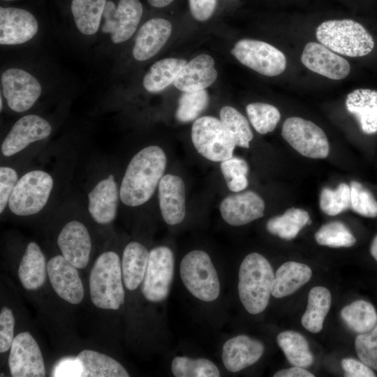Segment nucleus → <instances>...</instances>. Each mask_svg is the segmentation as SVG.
Instances as JSON below:
<instances>
[{"mask_svg":"<svg viewBox=\"0 0 377 377\" xmlns=\"http://www.w3.org/2000/svg\"><path fill=\"white\" fill-rule=\"evenodd\" d=\"M166 163V155L158 146H148L138 151L124 175L119 190L121 202L136 207L148 201L163 176Z\"/></svg>","mask_w":377,"mask_h":377,"instance_id":"1","label":"nucleus"},{"mask_svg":"<svg viewBox=\"0 0 377 377\" xmlns=\"http://www.w3.org/2000/svg\"><path fill=\"white\" fill-rule=\"evenodd\" d=\"M274 279L272 267L263 256L251 253L244 258L238 274V293L249 313L258 314L266 309Z\"/></svg>","mask_w":377,"mask_h":377,"instance_id":"2","label":"nucleus"},{"mask_svg":"<svg viewBox=\"0 0 377 377\" xmlns=\"http://www.w3.org/2000/svg\"><path fill=\"white\" fill-rule=\"evenodd\" d=\"M89 293L98 308L117 310L124 302L121 266L119 256L106 251L96 260L89 276Z\"/></svg>","mask_w":377,"mask_h":377,"instance_id":"3","label":"nucleus"},{"mask_svg":"<svg viewBox=\"0 0 377 377\" xmlns=\"http://www.w3.org/2000/svg\"><path fill=\"white\" fill-rule=\"evenodd\" d=\"M318 40L330 50L348 57L369 54L374 40L360 23L349 19L330 20L321 23L316 31Z\"/></svg>","mask_w":377,"mask_h":377,"instance_id":"4","label":"nucleus"},{"mask_svg":"<svg viewBox=\"0 0 377 377\" xmlns=\"http://www.w3.org/2000/svg\"><path fill=\"white\" fill-rule=\"evenodd\" d=\"M182 281L186 288L196 298L212 302L220 293V282L209 255L201 250L188 253L179 267Z\"/></svg>","mask_w":377,"mask_h":377,"instance_id":"5","label":"nucleus"},{"mask_svg":"<svg viewBox=\"0 0 377 377\" xmlns=\"http://www.w3.org/2000/svg\"><path fill=\"white\" fill-rule=\"evenodd\" d=\"M191 140L198 152L214 162L231 158L236 147L221 120L211 116L199 117L193 122Z\"/></svg>","mask_w":377,"mask_h":377,"instance_id":"6","label":"nucleus"},{"mask_svg":"<svg viewBox=\"0 0 377 377\" xmlns=\"http://www.w3.org/2000/svg\"><path fill=\"white\" fill-rule=\"evenodd\" d=\"M53 186L52 177L43 170H33L24 175L10 195L8 206L17 216L39 212L46 205Z\"/></svg>","mask_w":377,"mask_h":377,"instance_id":"7","label":"nucleus"},{"mask_svg":"<svg viewBox=\"0 0 377 377\" xmlns=\"http://www.w3.org/2000/svg\"><path fill=\"white\" fill-rule=\"evenodd\" d=\"M231 54L244 66L265 76L279 75L286 68L284 54L264 41L241 39L235 44Z\"/></svg>","mask_w":377,"mask_h":377,"instance_id":"8","label":"nucleus"},{"mask_svg":"<svg viewBox=\"0 0 377 377\" xmlns=\"http://www.w3.org/2000/svg\"><path fill=\"white\" fill-rule=\"evenodd\" d=\"M283 138L301 155L311 158H325L330 153V145L325 132L313 122L298 117L284 121Z\"/></svg>","mask_w":377,"mask_h":377,"instance_id":"9","label":"nucleus"},{"mask_svg":"<svg viewBox=\"0 0 377 377\" xmlns=\"http://www.w3.org/2000/svg\"><path fill=\"white\" fill-rule=\"evenodd\" d=\"M174 255L168 247L157 246L149 251L141 289L147 300L160 302L168 297L174 275Z\"/></svg>","mask_w":377,"mask_h":377,"instance_id":"10","label":"nucleus"},{"mask_svg":"<svg viewBox=\"0 0 377 377\" xmlns=\"http://www.w3.org/2000/svg\"><path fill=\"white\" fill-rule=\"evenodd\" d=\"M142 14L140 0H119L117 3L108 1L103 14L101 30L110 35L114 43H123L134 34Z\"/></svg>","mask_w":377,"mask_h":377,"instance_id":"11","label":"nucleus"},{"mask_svg":"<svg viewBox=\"0 0 377 377\" xmlns=\"http://www.w3.org/2000/svg\"><path fill=\"white\" fill-rule=\"evenodd\" d=\"M1 84L8 107L16 112L30 109L42 91L38 80L21 68H10L4 71L1 75Z\"/></svg>","mask_w":377,"mask_h":377,"instance_id":"12","label":"nucleus"},{"mask_svg":"<svg viewBox=\"0 0 377 377\" xmlns=\"http://www.w3.org/2000/svg\"><path fill=\"white\" fill-rule=\"evenodd\" d=\"M8 367L13 377H43L45 368L38 344L29 332L14 338L10 348Z\"/></svg>","mask_w":377,"mask_h":377,"instance_id":"13","label":"nucleus"},{"mask_svg":"<svg viewBox=\"0 0 377 377\" xmlns=\"http://www.w3.org/2000/svg\"><path fill=\"white\" fill-rule=\"evenodd\" d=\"M47 270L52 288L62 300L73 304L82 301L84 290L77 267L58 255L49 260Z\"/></svg>","mask_w":377,"mask_h":377,"instance_id":"14","label":"nucleus"},{"mask_svg":"<svg viewBox=\"0 0 377 377\" xmlns=\"http://www.w3.org/2000/svg\"><path fill=\"white\" fill-rule=\"evenodd\" d=\"M52 132L49 122L43 118L29 114L21 117L13 126L1 145V152L10 156L32 142L43 140Z\"/></svg>","mask_w":377,"mask_h":377,"instance_id":"15","label":"nucleus"},{"mask_svg":"<svg viewBox=\"0 0 377 377\" xmlns=\"http://www.w3.org/2000/svg\"><path fill=\"white\" fill-rule=\"evenodd\" d=\"M38 24L30 12L19 8H0V43L14 45L31 40L38 32Z\"/></svg>","mask_w":377,"mask_h":377,"instance_id":"16","label":"nucleus"},{"mask_svg":"<svg viewBox=\"0 0 377 377\" xmlns=\"http://www.w3.org/2000/svg\"><path fill=\"white\" fill-rule=\"evenodd\" d=\"M301 61L311 71L332 80L343 79L350 71V66L346 59L316 42L305 45Z\"/></svg>","mask_w":377,"mask_h":377,"instance_id":"17","label":"nucleus"},{"mask_svg":"<svg viewBox=\"0 0 377 377\" xmlns=\"http://www.w3.org/2000/svg\"><path fill=\"white\" fill-rule=\"evenodd\" d=\"M264 210L263 200L252 191L229 195L220 205L223 219L234 226L245 225L261 218L264 215Z\"/></svg>","mask_w":377,"mask_h":377,"instance_id":"18","label":"nucleus"},{"mask_svg":"<svg viewBox=\"0 0 377 377\" xmlns=\"http://www.w3.org/2000/svg\"><path fill=\"white\" fill-rule=\"evenodd\" d=\"M57 244L64 258L77 269L87 265L91 250V241L86 226L71 221L61 229Z\"/></svg>","mask_w":377,"mask_h":377,"instance_id":"19","label":"nucleus"},{"mask_svg":"<svg viewBox=\"0 0 377 377\" xmlns=\"http://www.w3.org/2000/svg\"><path fill=\"white\" fill-rule=\"evenodd\" d=\"M172 30V24L167 19L154 17L147 20L138 29L134 40V59L144 61L155 56L169 39Z\"/></svg>","mask_w":377,"mask_h":377,"instance_id":"20","label":"nucleus"},{"mask_svg":"<svg viewBox=\"0 0 377 377\" xmlns=\"http://www.w3.org/2000/svg\"><path fill=\"white\" fill-rule=\"evenodd\" d=\"M159 207L165 222L169 225L181 223L186 214L185 186L178 176L167 174L158 184Z\"/></svg>","mask_w":377,"mask_h":377,"instance_id":"21","label":"nucleus"},{"mask_svg":"<svg viewBox=\"0 0 377 377\" xmlns=\"http://www.w3.org/2000/svg\"><path fill=\"white\" fill-rule=\"evenodd\" d=\"M214 58L200 54L187 62L173 82V85L182 91L205 89L216 80L218 73Z\"/></svg>","mask_w":377,"mask_h":377,"instance_id":"22","label":"nucleus"},{"mask_svg":"<svg viewBox=\"0 0 377 377\" xmlns=\"http://www.w3.org/2000/svg\"><path fill=\"white\" fill-rule=\"evenodd\" d=\"M263 352L262 342L246 335H238L223 344L222 360L228 371L238 372L256 363Z\"/></svg>","mask_w":377,"mask_h":377,"instance_id":"23","label":"nucleus"},{"mask_svg":"<svg viewBox=\"0 0 377 377\" xmlns=\"http://www.w3.org/2000/svg\"><path fill=\"white\" fill-rule=\"evenodd\" d=\"M119 195L117 185L112 175L97 183L88 195V209L96 223L108 224L114 219Z\"/></svg>","mask_w":377,"mask_h":377,"instance_id":"24","label":"nucleus"},{"mask_svg":"<svg viewBox=\"0 0 377 377\" xmlns=\"http://www.w3.org/2000/svg\"><path fill=\"white\" fill-rule=\"evenodd\" d=\"M346 107L347 110L357 118L364 133L371 135L377 133L376 90H353L346 96Z\"/></svg>","mask_w":377,"mask_h":377,"instance_id":"25","label":"nucleus"},{"mask_svg":"<svg viewBox=\"0 0 377 377\" xmlns=\"http://www.w3.org/2000/svg\"><path fill=\"white\" fill-rule=\"evenodd\" d=\"M47 270L45 257L34 242L28 244L18 268V277L28 290L40 288L46 279Z\"/></svg>","mask_w":377,"mask_h":377,"instance_id":"26","label":"nucleus"},{"mask_svg":"<svg viewBox=\"0 0 377 377\" xmlns=\"http://www.w3.org/2000/svg\"><path fill=\"white\" fill-rule=\"evenodd\" d=\"M81 369L80 376L128 377L126 369L116 360L105 354L83 350L75 357Z\"/></svg>","mask_w":377,"mask_h":377,"instance_id":"27","label":"nucleus"},{"mask_svg":"<svg viewBox=\"0 0 377 377\" xmlns=\"http://www.w3.org/2000/svg\"><path fill=\"white\" fill-rule=\"evenodd\" d=\"M311 276V268L305 264L294 261L284 263L274 274L272 295L276 298L292 295L307 283Z\"/></svg>","mask_w":377,"mask_h":377,"instance_id":"28","label":"nucleus"},{"mask_svg":"<svg viewBox=\"0 0 377 377\" xmlns=\"http://www.w3.org/2000/svg\"><path fill=\"white\" fill-rule=\"evenodd\" d=\"M149 252L140 243L131 242L124 248L121 262L123 282L129 290H135L143 281Z\"/></svg>","mask_w":377,"mask_h":377,"instance_id":"29","label":"nucleus"},{"mask_svg":"<svg viewBox=\"0 0 377 377\" xmlns=\"http://www.w3.org/2000/svg\"><path fill=\"white\" fill-rule=\"evenodd\" d=\"M186 63V59L181 58H165L156 61L143 77L144 88L150 93L163 91L173 83Z\"/></svg>","mask_w":377,"mask_h":377,"instance_id":"30","label":"nucleus"},{"mask_svg":"<svg viewBox=\"0 0 377 377\" xmlns=\"http://www.w3.org/2000/svg\"><path fill=\"white\" fill-rule=\"evenodd\" d=\"M331 301V293L327 288L313 287L309 293L306 309L301 319L302 326L310 332H320L330 310Z\"/></svg>","mask_w":377,"mask_h":377,"instance_id":"31","label":"nucleus"},{"mask_svg":"<svg viewBox=\"0 0 377 377\" xmlns=\"http://www.w3.org/2000/svg\"><path fill=\"white\" fill-rule=\"evenodd\" d=\"M107 0H72L71 9L76 27L82 34H95L100 27Z\"/></svg>","mask_w":377,"mask_h":377,"instance_id":"32","label":"nucleus"},{"mask_svg":"<svg viewBox=\"0 0 377 377\" xmlns=\"http://www.w3.org/2000/svg\"><path fill=\"white\" fill-rule=\"evenodd\" d=\"M306 224H311L308 212L303 209L292 207L282 215L269 219L266 228L272 235L290 240L296 237Z\"/></svg>","mask_w":377,"mask_h":377,"instance_id":"33","label":"nucleus"},{"mask_svg":"<svg viewBox=\"0 0 377 377\" xmlns=\"http://www.w3.org/2000/svg\"><path fill=\"white\" fill-rule=\"evenodd\" d=\"M276 341L293 366L308 368L312 365L313 355L302 334L295 331H284L277 335Z\"/></svg>","mask_w":377,"mask_h":377,"instance_id":"34","label":"nucleus"},{"mask_svg":"<svg viewBox=\"0 0 377 377\" xmlns=\"http://www.w3.org/2000/svg\"><path fill=\"white\" fill-rule=\"evenodd\" d=\"M341 316L346 325L357 334L371 331L377 325V312L374 306L364 300H357L344 306Z\"/></svg>","mask_w":377,"mask_h":377,"instance_id":"35","label":"nucleus"},{"mask_svg":"<svg viewBox=\"0 0 377 377\" xmlns=\"http://www.w3.org/2000/svg\"><path fill=\"white\" fill-rule=\"evenodd\" d=\"M220 120L236 146L249 148L253 138L246 117L231 106H224L220 110Z\"/></svg>","mask_w":377,"mask_h":377,"instance_id":"36","label":"nucleus"},{"mask_svg":"<svg viewBox=\"0 0 377 377\" xmlns=\"http://www.w3.org/2000/svg\"><path fill=\"white\" fill-rule=\"evenodd\" d=\"M171 371L176 377H219L217 367L205 358L191 359L185 356L175 357L171 364Z\"/></svg>","mask_w":377,"mask_h":377,"instance_id":"37","label":"nucleus"},{"mask_svg":"<svg viewBox=\"0 0 377 377\" xmlns=\"http://www.w3.org/2000/svg\"><path fill=\"white\" fill-rule=\"evenodd\" d=\"M209 96L205 89L183 91L178 101L176 119L182 123L195 120L208 106Z\"/></svg>","mask_w":377,"mask_h":377,"instance_id":"38","label":"nucleus"},{"mask_svg":"<svg viewBox=\"0 0 377 377\" xmlns=\"http://www.w3.org/2000/svg\"><path fill=\"white\" fill-rule=\"evenodd\" d=\"M316 242L329 247H350L356 239L349 228L342 222L332 221L322 226L315 233Z\"/></svg>","mask_w":377,"mask_h":377,"instance_id":"39","label":"nucleus"},{"mask_svg":"<svg viewBox=\"0 0 377 377\" xmlns=\"http://www.w3.org/2000/svg\"><path fill=\"white\" fill-rule=\"evenodd\" d=\"M246 111L251 125L260 134L273 131L281 119L279 110L268 103H249Z\"/></svg>","mask_w":377,"mask_h":377,"instance_id":"40","label":"nucleus"},{"mask_svg":"<svg viewBox=\"0 0 377 377\" xmlns=\"http://www.w3.org/2000/svg\"><path fill=\"white\" fill-rule=\"evenodd\" d=\"M319 205L320 209L329 216H335L350 208V186L341 183L336 189L330 188L322 189Z\"/></svg>","mask_w":377,"mask_h":377,"instance_id":"41","label":"nucleus"},{"mask_svg":"<svg viewBox=\"0 0 377 377\" xmlns=\"http://www.w3.org/2000/svg\"><path fill=\"white\" fill-rule=\"evenodd\" d=\"M221 170L231 191L240 192L247 187L249 165L244 159L232 156L221 162Z\"/></svg>","mask_w":377,"mask_h":377,"instance_id":"42","label":"nucleus"},{"mask_svg":"<svg viewBox=\"0 0 377 377\" xmlns=\"http://www.w3.org/2000/svg\"><path fill=\"white\" fill-rule=\"evenodd\" d=\"M350 188V208L353 211L365 217H376L377 200L371 191L357 181H352Z\"/></svg>","mask_w":377,"mask_h":377,"instance_id":"43","label":"nucleus"},{"mask_svg":"<svg viewBox=\"0 0 377 377\" xmlns=\"http://www.w3.org/2000/svg\"><path fill=\"white\" fill-rule=\"evenodd\" d=\"M355 348L360 361L377 371V325L371 331L356 337Z\"/></svg>","mask_w":377,"mask_h":377,"instance_id":"44","label":"nucleus"},{"mask_svg":"<svg viewBox=\"0 0 377 377\" xmlns=\"http://www.w3.org/2000/svg\"><path fill=\"white\" fill-rule=\"evenodd\" d=\"M15 318L13 311L7 306L0 311V353L10 350L14 340Z\"/></svg>","mask_w":377,"mask_h":377,"instance_id":"45","label":"nucleus"},{"mask_svg":"<svg viewBox=\"0 0 377 377\" xmlns=\"http://www.w3.org/2000/svg\"><path fill=\"white\" fill-rule=\"evenodd\" d=\"M17 174L9 167L0 168V213L7 206L10 195L17 182Z\"/></svg>","mask_w":377,"mask_h":377,"instance_id":"46","label":"nucleus"},{"mask_svg":"<svg viewBox=\"0 0 377 377\" xmlns=\"http://www.w3.org/2000/svg\"><path fill=\"white\" fill-rule=\"evenodd\" d=\"M188 6L192 17L196 21L204 22L214 15L218 0H188Z\"/></svg>","mask_w":377,"mask_h":377,"instance_id":"47","label":"nucleus"},{"mask_svg":"<svg viewBox=\"0 0 377 377\" xmlns=\"http://www.w3.org/2000/svg\"><path fill=\"white\" fill-rule=\"evenodd\" d=\"M341 367L348 377H376L371 369L362 361L353 358H344L341 360Z\"/></svg>","mask_w":377,"mask_h":377,"instance_id":"48","label":"nucleus"},{"mask_svg":"<svg viewBox=\"0 0 377 377\" xmlns=\"http://www.w3.org/2000/svg\"><path fill=\"white\" fill-rule=\"evenodd\" d=\"M274 377H314V375L305 368L293 366L276 372Z\"/></svg>","mask_w":377,"mask_h":377,"instance_id":"49","label":"nucleus"},{"mask_svg":"<svg viewBox=\"0 0 377 377\" xmlns=\"http://www.w3.org/2000/svg\"><path fill=\"white\" fill-rule=\"evenodd\" d=\"M175 0H147V3L153 8H163L171 5Z\"/></svg>","mask_w":377,"mask_h":377,"instance_id":"50","label":"nucleus"},{"mask_svg":"<svg viewBox=\"0 0 377 377\" xmlns=\"http://www.w3.org/2000/svg\"><path fill=\"white\" fill-rule=\"evenodd\" d=\"M370 252L374 258L377 261V235L372 240L370 246Z\"/></svg>","mask_w":377,"mask_h":377,"instance_id":"51","label":"nucleus"},{"mask_svg":"<svg viewBox=\"0 0 377 377\" xmlns=\"http://www.w3.org/2000/svg\"><path fill=\"white\" fill-rule=\"evenodd\" d=\"M2 105H3V103H2V98L1 96L0 97V110L1 111L2 110Z\"/></svg>","mask_w":377,"mask_h":377,"instance_id":"52","label":"nucleus"},{"mask_svg":"<svg viewBox=\"0 0 377 377\" xmlns=\"http://www.w3.org/2000/svg\"><path fill=\"white\" fill-rule=\"evenodd\" d=\"M3 1H13V0H3Z\"/></svg>","mask_w":377,"mask_h":377,"instance_id":"53","label":"nucleus"},{"mask_svg":"<svg viewBox=\"0 0 377 377\" xmlns=\"http://www.w3.org/2000/svg\"><path fill=\"white\" fill-rule=\"evenodd\" d=\"M227 1H232V0H227Z\"/></svg>","mask_w":377,"mask_h":377,"instance_id":"54","label":"nucleus"}]
</instances>
